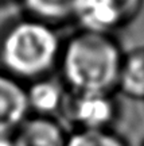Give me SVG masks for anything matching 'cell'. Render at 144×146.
<instances>
[{"instance_id":"obj_1","label":"cell","mask_w":144,"mask_h":146,"mask_svg":"<svg viewBox=\"0 0 144 146\" xmlns=\"http://www.w3.org/2000/svg\"><path fill=\"white\" fill-rule=\"evenodd\" d=\"M123 57L112 34L78 30L62 43L61 81L74 92L112 95L117 91Z\"/></svg>"},{"instance_id":"obj_2","label":"cell","mask_w":144,"mask_h":146,"mask_svg":"<svg viewBox=\"0 0 144 146\" xmlns=\"http://www.w3.org/2000/svg\"><path fill=\"white\" fill-rule=\"evenodd\" d=\"M62 41L55 26L24 15L0 31V70L23 84L49 77L58 69Z\"/></svg>"},{"instance_id":"obj_3","label":"cell","mask_w":144,"mask_h":146,"mask_svg":"<svg viewBox=\"0 0 144 146\" xmlns=\"http://www.w3.org/2000/svg\"><path fill=\"white\" fill-rule=\"evenodd\" d=\"M117 114L113 96L84 94L67 89L62 106V122L72 130H108Z\"/></svg>"},{"instance_id":"obj_4","label":"cell","mask_w":144,"mask_h":146,"mask_svg":"<svg viewBox=\"0 0 144 146\" xmlns=\"http://www.w3.org/2000/svg\"><path fill=\"white\" fill-rule=\"evenodd\" d=\"M143 0H78L72 19L80 30L112 34L139 14Z\"/></svg>"},{"instance_id":"obj_5","label":"cell","mask_w":144,"mask_h":146,"mask_svg":"<svg viewBox=\"0 0 144 146\" xmlns=\"http://www.w3.org/2000/svg\"><path fill=\"white\" fill-rule=\"evenodd\" d=\"M69 134L59 116L30 114L8 141L11 146H66Z\"/></svg>"},{"instance_id":"obj_6","label":"cell","mask_w":144,"mask_h":146,"mask_svg":"<svg viewBox=\"0 0 144 146\" xmlns=\"http://www.w3.org/2000/svg\"><path fill=\"white\" fill-rule=\"evenodd\" d=\"M30 114L26 84L0 70V138L8 139Z\"/></svg>"},{"instance_id":"obj_7","label":"cell","mask_w":144,"mask_h":146,"mask_svg":"<svg viewBox=\"0 0 144 146\" xmlns=\"http://www.w3.org/2000/svg\"><path fill=\"white\" fill-rule=\"evenodd\" d=\"M27 100L31 114L58 116L61 114L67 88L62 81L50 76L26 84Z\"/></svg>"},{"instance_id":"obj_8","label":"cell","mask_w":144,"mask_h":146,"mask_svg":"<svg viewBox=\"0 0 144 146\" xmlns=\"http://www.w3.org/2000/svg\"><path fill=\"white\" fill-rule=\"evenodd\" d=\"M117 91L135 102H144V46L124 53Z\"/></svg>"},{"instance_id":"obj_9","label":"cell","mask_w":144,"mask_h":146,"mask_svg":"<svg viewBox=\"0 0 144 146\" xmlns=\"http://www.w3.org/2000/svg\"><path fill=\"white\" fill-rule=\"evenodd\" d=\"M24 10V15L36 18L50 25L72 19L78 0H18Z\"/></svg>"},{"instance_id":"obj_10","label":"cell","mask_w":144,"mask_h":146,"mask_svg":"<svg viewBox=\"0 0 144 146\" xmlns=\"http://www.w3.org/2000/svg\"><path fill=\"white\" fill-rule=\"evenodd\" d=\"M66 146H128L123 137L108 130L70 131Z\"/></svg>"},{"instance_id":"obj_11","label":"cell","mask_w":144,"mask_h":146,"mask_svg":"<svg viewBox=\"0 0 144 146\" xmlns=\"http://www.w3.org/2000/svg\"><path fill=\"white\" fill-rule=\"evenodd\" d=\"M0 146H11L10 141H8V139H5V138H0Z\"/></svg>"},{"instance_id":"obj_12","label":"cell","mask_w":144,"mask_h":146,"mask_svg":"<svg viewBox=\"0 0 144 146\" xmlns=\"http://www.w3.org/2000/svg\"><path fill=\"white\" fill-rule=\"evenodd\" d=\"M11 0H0V4H4V3H8Z\"/></svg>"}]
</instances>
